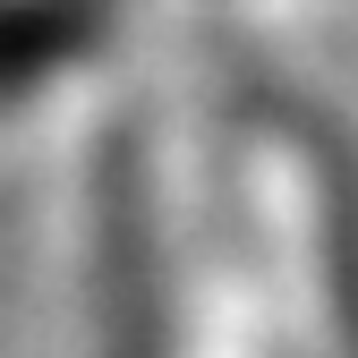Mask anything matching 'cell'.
<instances>
[{"label":"cell","mask_w":358,"mask_h":358,"mask_svg":"<svg viewBox=\"0 0 358 358\" xmlns=\"http://www.w3.org/2000/svg\"><path fill=\"white\" fill-rule=\"evenodd\" d=\"M145 196H128V179L111 162V213H103V290H111V358H162V282L145 248Z\"/></svg>","instance_id":"6da1fadb"},{"label":"cell","mask_w":358,"mask_h":358,"mask_svg":"<svg viewBox=\"0 0 358 358\" xmlns=\"http://www.w3.org/2000/svg\"><path fill=\"white\" fill-rule=\"evenodd\" d=\"M111 0H0V103L43 85L60 60H77L103 34Z\"/></svg>","instance_id":"7a4b0ae2"}]
</instances>
